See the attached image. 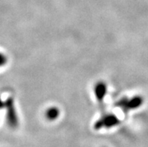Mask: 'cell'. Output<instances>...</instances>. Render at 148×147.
<instances>
[{"label":"cell","instance_id":"cell-1","mask_svg":"<svg viewBox=\"0 0 148 147\" xmlns=\"http://www.w3.org/2000/svg\"><path fill=\"white\" fill-rule=\"evenodd\" d=\"M143 102H144V98L141 96L136 95L131 98L127 97L122 98L118 101H116L115 106L122 110L124 113L127 114L131 110H135L141 106Z\"/></svg>","mask_w":148,"mask_h":147},{"label":"cell","instance_id":"cell-2","mask_svg":"<svg viewBox=\"0 0 148 147\" xmlns=\"http://www.w3.org/2000/svg\"><path fill=\"white\" fill-rule=\"evenodd\" d=\"M4 109L6 110V120L8 126L12 129H17L19 125V118L13 98L9 97L6 99Z\"/></svg>","mask_w":148,"mask_h":147},{"label":"cell","instance_id":"cell-3","mask_svg":"<svg viewBox=\"0 0 148 147\" xmlns=\"http://www.w3.org/2000/svg\"><path fill=\"white\" fill-rule=\"evenodd\" d=\"M120 123L118 117L113 113H103L101 117L96 120L94 124V129L99 130L102 129H111L117 126Z\"/></svg>","mask_w":148,"mask_h":147},{"label":"cell","instance_id":"cell-4","mask_svg":"<svg viewBox=\"0 0 148 147\" xmlns=\"http://www.w3.org/2000/svg\"><path fill=\"white\" fill-rule=\"evenodd\" d=\"M93 91L95 97L99 104L100 107L101 108H104V100L108 92V87L106 83L103 81H99L95 84Z\"/></svg>","mask_w":148,"mask_h":147},{"label":"cell","instance_id":"cell-5","mask_svg":"<svg viewBox=\"0 0 148 147\" xmlns=\"http://www.w3.org/2000/svg\"><path fill=\"white\" fill-rule=\"evenodd\" d=\"M60 115V110L57 107L52 106L48 107L45 113V118L50 122L55 121Z\"/></svg>","mask_w":148,"mask_h":147},{"label":"cell","instance_id":"cell-6","mask_svg":"<svg viewBox=\"0 0 148 147\" xmlns=\"http://www.w3.org/2000/svg\"><path fill=\"white\" fill-rule=\"evenodd\" d=\"M8 56L3 53L0 52V68L5 66L8 63Z\"/></svg>","mask_w":148,"mask_h":147},{"label":"cell","instance_id":"cell-7","mask_svg":"<svg viewBox=\"0 0 148 147\" xmlns=\"http://www.w3.org/2000/svg\"><path fill=\"white\" fill-rule=\"evenodd\" d=\"M5 105V100H2V98L0 96V110H3Z\"/></svg>","mask_w":148,"mask_h":147}]
</instances>
